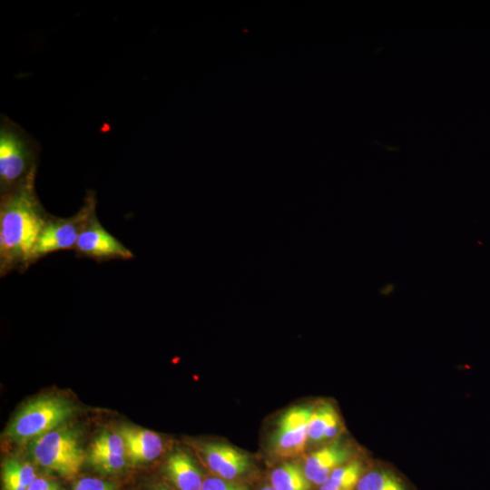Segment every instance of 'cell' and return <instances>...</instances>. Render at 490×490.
<instances>
[{
    "mask_svg": "<svg viewBox=\"0 0 490 490\" xmlns=\"http://www.w3.org/2000/svg\"><path fill=\"white\" fill-rule=\"evenodd\" d=\"M35 170L12 191L1 195L0 275L25 271L36 261L35 247L48 220L34 190Z\"/></svg>",
    "mask_w": 490,
    "mask_h": 490,
    "instance_id": "cell-1",
    "label": "cell"
},
{
    "mask_svg": "<svg viewBox=\"0 0 490 490\" xmlns=\"http://www.w3.org/2000/svg\"><path fill=\"white\" fill-rule=\"evenodd\" d=\"M75 411L62 397L46 395L30 401L13 418L5 435L15 442L37 438L57 427Z\"/></svg>",
    "mask_w": 490,
    "mask_h": 490,
    "instance_id": "cell-2",
    "label": "cell"
},
{
    "mask_svg": "<svg viewBox=\"0 0 490 490\" xmlns=\"http://www.w3.org/2000/svg\"><path fill=\"white\" fill-rule=\"evenodd\" d=\"M32 453L37 464L67 479L76 476L85 458L78 434L69 428L54 429L37 437Z\"/></svg>",
    "mask_w": 490,
    "mask_h": 490,
    "instance_id": "cell-3",
    "label": "cell"
},
{
    "mask_svg": "<svg viewBox=\"0 0 490 490\" xmlns=\"http://www.w3.org/2000/svg\"><path fill=\"white\" fill-rule=\"evenodd\" d=\"M95 207L94 194L89 193L83 206L74 216L57 218L50 215L37 240L36 260L53 252L74 250L81 231L95 213Z\"/></svg>",
    "mask_w": 490,
    "mask_h": 490,
    "instance_id": "cell-4",
    "label": "cell"
},
{
    "mask_svg": "<svg viewBox=\"0 0 490 490\" xmlns=\"http://www.w3.org/2000/svg\"><path fill=\"white\" fill-rule=\"evenodd\" d=\"M36 170L33 150L25 138L13 127L2 126L0 132L1 195L21 184Z\"/></svg>",
    "mask_w": 490,
    "mask_h": 490,
    "instance_id": "cell-5",
    "label": "cell"
},
{
    "mask_svg": "<svg viewBox=\"0 0 490 490\" xmlns=\"http://www.w3.org/2000/svg\"><path fill=\"white\" fill-rule=\"evenodd\" d=\"M314 406H295L279 418L272 437V453L282 461L302 456L308 445V424Z\"/></svg>",
    "mask_w": 490,
    "mask_h": 490,
    "instance_id": "cell-6",
    "label": "cell"
},
{
    "mask_svg": "<svg viewBox=\"0 0 490 490\" xmlns=\"http://www.w3.org/2000/svg\"><path fill=\"white\" fill-rule=\"evenodd\" d=\"M202 458L211 475L237 483L250 484L256 468L251 456L225 442H208L201 446Z\"/></svg>",
    "mask_w": 490,
    "mask_h": 490,
    "instance_id": "cell-7",
    "label": "cell"
},
{
    "mask_svg": "<svg viewBox=\"0 0 490 490\" xmlns=\"http://www.w3.org/2000/svg\"><path fill=\"white\" fill-rule=\"evenodd\" d=\"M74 251L79 258H87L97 262L127 260L134 257L128 248L102 226L96 212L91 216L81 231Z\"/></svg>",
    "mask_w": 490,
    "mask_h": 490,
    "instance_id": "cell-8",
    "label": "cell"
},
{
    "mask_svg": "<svg viewBox=\"0 0 490 490\" xmlns=\"http://www.w3.org/2000/svg\"><path fill=\"white\" fill-rule=\"evenodd\" d=\"M354 458L356 456L353 447L337 439L310 452L301 466L306 477L316 489L335 469Z\"/></svg>",
    "mask_w": 490,
    "mask_h": 490,
    "instance_id": "cell-9",
    "label": "cell"
},
{
    "mask_svg": "<svg viewBox=\"0 0 490 490\" xmlns=\"http://www.w3.org/2000/svg\"><path fill=\"white\" fill-rule=\"evenodd\" d=\"M344 426L337 408L323 401L313 407L308 424V444H328L338 439Z\"/></svg>",
    "mask_w": 490,
    "mask_h": 490,
    "instance_id": "cell-10",
    "label": "cell"
},
{
    "mask_svg": "<svg viewBox=\"0 0 490 490\" xmlns=\"http://www.w3.org/2000/svg\"><path fill=\"white\" fill-rule=\"evenodd\" d=\"M163 471L177 490H201L203 475L191 455L181 449L170 454Z\"/></svg>",
    "mask_w": 490,
    "mask_h": 490,
    "instance_id": "cell-11",
    "label": "cell"
},
{
    "mask_svg": "<svg viewBox=\"0 0 490 490\" xmlns=\"http://www.w3.org/2000/svg\"><path fill=\"white\" fill-rule=\"evenodd\" d=\"M120 434L124 439L126 452L132 464L151 462L160 456L163 449L160 436L151 430L122 426Z\"/></svg>",
    "mask_w": 490,
    "mask_h": 490,
    "instance_id": "cell-12",
    "label": "cell"
},
{
    "mask_svg": "<svg viewBox=\"0 0 490 490\" xmlns=\"http://www.w3.org/2000/svg\"><path fill=\"white\" fill-rule=\"evenodd\" d=\"M268 482L274 490H315L302 466L295 460L282 461L269 473Z\"/></svg>",
    "mask_w": 490,
    "mask_h": 490,
    "instance_id": "cell-13",
    "label": "cell"
},
{
    "mask_svg": "<svg viewBox=\"0 0 490 490\" xmlns=\"http://www.w3.org/2000/svg\"><path fill=\"white\" fill-rule=\"evenodd\" d=\"M368 468V466L364 459L356 457L335 469L315 490H356L361 476Z\"/></svg>",
    "mask_w": 490,
    "mask_h": 490,
    "instance_id": "cell-14",
    "label": "cell"
},
{
    "mask_svg": "<svg viewBox=\"0 0 490 490\" xmlns=\"http://www.w3.org/2000/svg\"><path fill=\"white\" fill-rule=\"evenodd\" d=\"M36 478L34 466L27 462L12 458L2 465L3 490H27Z\"/></svg>",
    "mask_w": 490,
    "mask_h": 490,
    "instance_id": "cell-15",
    "label": "cell"
},
{
    "mask_svg": "<svg viewBox=\"0 0 490 490\" xmlns=\"http://www.w3.org/2000/svg\"><path fill=\"white\" fill-rule=\"evenodd\" d=\"M356 490H408V488L395 472L376 467L367 469Z\"/></svg>",
    "mask_w": 490,
    "mask_h": 490,
    "instance_id": "cell-16",
    "label": "cell"
},
{
    "mask_svg": "<svg viewBox=\"0 0 490 490\" xmlns=\"http://www.w3.org/2000/svg\"><path fill=\"white\" fill-rule=\"evenodd\" d=\"M90 452L124 456L126 452L124 439L120 433L103 432L94 439Z\"/></svg>",
    "mask_w": 490,
    "mask_h": 490,
    "instance_id": "cell-17",
    "label": "cell"
},
{
    "mask_svg": "<svg viewBox=\"0 0 490 490\" xmlns=\"http://www.w3.org/2000/svg\"><path fill=\"white\" fill-rule=\"evenodd\" d=\"M89 462L101 471L113 473L123 468L125 458L122 455L90 452Z\"/></svg>",
    "mask_w": 490,
    "mask_h": 490,
    "instance_id": "cell-18",
    "label": "cell"
},
{
    "mask_svg": "<svg viewBox=\"0 0 490 490\" xmlns=\"http://www.w3.org/2000/svg\"><path fill=\"white\" fill-rule=\"evenodd\" d=\"M201 490H250V485L228 481L213 475L204 476Z\"/></svg>",
    "mask_w": 490,
    "mask_h": 490,
    "instance_id": "cell-19",
    "label": "cell"
},
{
    "mask_svg": "<svg viewBox=\"0 0 490 490\" xmlns=\"http://www.w3.org/2000/svg\"><path fill=\"white\" fill-rule=\"evenodd\" d=\"M73 490H115L114 485L96 477H84L79 480Z\"/></svg>",
    "mask_w": 490,
    "mask_h": 490,
    "instance_id": "cell-20",
    "label": "cell"
},
{
    "mask_svg": "<svg viewBox=\"0 0 490 490\" xmlns=\"http://www.w3.org/2000/svg\"><path fill=\"white\" fill-rule=\"evenodd\" d=\"M27 490H61L59 485L50 479L37 477Z\"/></svg>",
    "mask_w": 490,
    "mask_h": 490,
    "instance_id": "cell-21",
    "label": "cell"
},
{
    "mask_svg": "<svg viewBox=\"0 0 490 490\" xmlns=\"http://www.w3.org/2000/svg\"><path fill=\"white\" fill-rule=\"evenodd\" d=\"M395 290V285L393 283H387L380 288L379 292L382 296H389Z\"/></svg>",
    "mask_w": 490,
    "mask_h": 490,
    "instance_id": "cell-22",
    "label": "cell"
},
{
    "mask_svg": "<svg viewBox=\"0 0 490 490\" xmlns=\"http://www.w3.org/2000/svg\"><path fill=\"white\" fill-rule=\"evenodd\" d=\"M256 490H274L268 481L258 485Z\"/></svg>",
    "mask_w": 490,
    "mask_h": 490,
    "instance_id": "cell-23",
    "label": "cell"
},
{
    "mask_svg": "<svg viewBox=\"0 0 490 490\" xmlns=\"http://www.w3.org/2000/svg\"><path fill=\"white\" fill-rule=\"evenodd\" d=\"M151 490H172V488H170L169 486L165 485H158L156 486H154L152 489Z\"/></svg>",
    "mask_w": 490,
    "mask_h": 490,
    "instance_id": "cell-24",
    "label": "cell"
}]
</instances>
